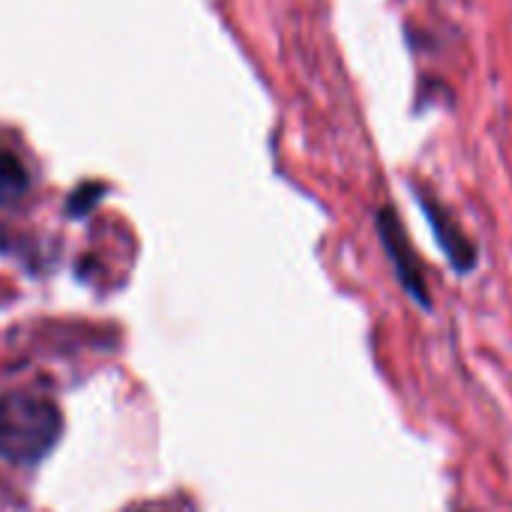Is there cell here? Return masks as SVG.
<instances>
[{
	"label": "cell",
	"mask_w": 512,
	"mask_h": 512,
	"mask_svg": "<svg viewBox=\"0 0 512 512\" xmlns=\"http://www.w3.org/2000/svg\"><path fill=\"white\" fill-rule=\"evenodd\" d=\"M60 408L39 393L0 396V456L12 465H39L60 441Z\"/></svg>",
	"instance_id": "obj_1"
},
{
	"label": "cell",
	"mask_w": 512,
	"mask_h": 512,
	"mask_svg": "<svg viewBox=\"0 0 512 512\" xmlns=\"http://www.w3.org/2000/svg\"><path fill=\"white\" fill-rule=\"evenodd\" d=\"M381 234H384V243L390 246V255H393V261H396V270L402 273L405 285L411 288V294H414L417 300H423V303H426L423 276L417 273V264L411 261V252H408V243H405V234H402L399 222H396L390 213H384V216H381Z\"/></svg>",
	"instance_id": "obj_2"
},
{
	"label": "cell",
	"mask_w": 512,
	"mask_h": 512,
	"mask_svg": "<svg viewBox=\"0 0 512 512\" xmlns=\"http://www.w3.org/2000/svg\"><path fill=\"white\" fill-rule=\"evenodd\" d=\"M30 180L18 156L0 150V204H12L27 192Z\"/></svg>",
	"instance_id": "obj_3"
},
{
	"label": "cell",
	"mask_w": 512,
	"mask_h": 512,
	"mask_svg": "<svg viewBox=\"0 0 512 512\" xmlns=\"http://www.w3.org/2000/svg\"><path fill=\"white\" fill-rule=\"evenodd\" d=\"M102 198V186H81L72 198H69V216H84L96 201Z\"/></svg>",
	"instance_id": "obj_4"
}]
</instances>
